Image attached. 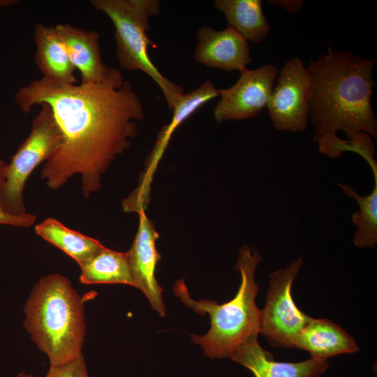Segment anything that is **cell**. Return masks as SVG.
<instances>
[{
    "mask_svg": "<svg viewBox=\"0 0 377 377\" xmlns=\"http://www.w3.org/2000/svg\"><path fill=\"white\" fill-rule=\"evenodd\" d=\"M15 101L25 113L35 105H50L63 141L45 161L40 178L55 190L79 174L86 198L100 188L112 162L131 147L136 121L145 117L138 94L124 79L59 86L41 78L21 87Z\"/></svg>",
    "mask_w": 377,
    "mask_h": 377,
    "instance_id": "cell-1",
    "label": "cell"
},
{
    "mask_svg": "<svg viewBox=\"0 0 377 377\" xmlns=\"http://www.w3.org/2000/svg\"><path fill=\"white\" fill-rule=\"evenodd\" d=\"M376 61L350 51H334L330 47L326 53L310 60L306 68L315 142L341 131L347 140L364 132L376 143L377 117L371 106Z\"/></svg>",
    "mask_w": 377,
    "mask_h": 377,
    "instance_id": "cell-2",
    "label": "cell"
},
{
    "mask_svg": "<svg viewBox=\"0 0 377 377\" xmlns=\"http://www.w3.org/2000/svg\"><path fill=\"white\" fill-rule=\"evenodd\" d=\"M262 258L258 251L242 245L235 264L241 283L235 296L219 304L214 300H195L189 295L184 279L173 286L175 295L195 313H208L211 327L203 335L192 334L193 343L200 345L204 354L212 358H231L237 348L260 333L261 310L256 304L258 285L254 276Z\"/></svg>",
    "mask_w": 377,
    "mask_h": 377,
    "instance_id": "cell-3",
    "label": "cell"
},
{
    "mask_svg": "<svg viewBox=\"0 0 377 377\" xmlns=\"http://www.w3.org/2000/svg\"><path fill=\"white\" fill-rule=\"evenodd\" d=\"M86 300L59 274L40 279L32 290L24 308V325L48 357L50 366L82 355Z\"/></svg>",
    "mask_w": 377,
    "mask_h": 377,
    "instance_id": "cell-4",
    "label": "cell"
},
{
    "mask_svg": "<svg viewBox=\"0 0 377 377\" xmlns=\"http://www.w3.org/2000/svg\"><path fill=\"white\" fill-rule=\"evenodd\" d=\"M94 8L106 14L113 23L116 55L127 71L139 70L160 87L172 111L184 94V89L163 75L151 61L148 47L153 45L147 36L149 20L159 13L158 0H91Z\"/></svg>",
    "mask_w": 377,
    "mask_h": 377,
    "instance_id": "cell-5",
    "label": "cell"
},
{
    "mask_svg": "<svg viewBox=\"0 0 377 377\" xmlns=\"http://www.w3.org/2000/svg\"><path fill=\"white\" fill-rule=\"evenodd\" d=\"M32 121L30 133L6 165L1 186L3 209L13 215L27 214L23 189L34 170L48 160L61 147L62 135L52 110L46 103Z\"/></svg>",
    "mask_w": 377,
    "mask_h": 377,
    "instance_id": "cell-6",
    "label": "cell"
},
{
    "mask_svg": "<svg viewBox=\"0 0 377 377\" xmlns=\"http://www.w3.org/2000/svg\"><path fill=\"white\" fill-rule=\"evenodd\" d=\"M303 265L298 257L269 274L265 308L261 310L260 333L272 347L294 348L295 340L311 317L296 306L291 294L293 283Z\"/></svg>",
    "mask_w": 377,
    "mask_h": 377,
    "instance_id": "cell-7",
    "label": "cell"
},
{
    "mask_svg": "<svg viewBox=\"0 0 377 377\" xmlns=\"http://www.w3.org/2000/svg\"><path fill=\"white\" fill-rule=\"evenodd\" d=\"M309 77L298 57L288 59L278 73L267 108L273 127L279 131L302 132L309 119Z\"/></svg>",
    "mask_w": 377,
    "mask_h": 377,
    "instance_id": "cell-8",
    "label": "cell"
},
{
    "mask_svg": "<svg viewBox=\"0 0 377 377\" xmlns=\"http://www.w3.org/2000/svg\"><path fill=\"white\" fill-rule=\"evenodd\" d=\"M219 96V89L213 82L207 80L195 90L184 94L172 110L171 121L163 126L157 135L154 146L145 162V169L139 179L138 186L122 201L126 212L145 210L150 201L151 186L157 166L165 151L175 131L186 119L209 101Z\"/></svg>",
    "mask_w": 377,
    "mask_h": 377,
    "instance_id": "cell-9",
    "label": "cell"
},
{
    "mask_svg": "<svg viewBox=\"0 0 377 377\" xmlns=\"http://www.w3.org/2000/svg\"><path fill=\"white\" fill-rule=\"evenodd\" d=\"M278 73V68L270 64L241 71L232 86L219 89L221 98L214 110L216 122L219 124L256 116L267 106Z\"/></svg>",
    "mask_w": 377,
    "mask_h": 377,
    "instance_id": "cell-10",
    "label": "cell"
},
{
    "mask_svg": "<svg viewBox=\"0 0 377 377\" xmlns=\"http://www.w3.org/2000/svg\"><path fill=\"white\" fill-rule=\"evenodd\" d=\"M138 214V231L131 249L126 252L135 287L145 294L153 309L164 317L165 310L162 298L163 289L155 276L156 265L161 259L156 245L159 234L147 216L145 211L141 210Z\"/></svg>",
    "mask_w": 377,
    "mask_h": 377,
    "instance_id": "cell-11",
    "label": "cell"
},
{
    "mask_svg": "<svg viewBox=\"0 0 377 377\" xmlns=\"http://www.w3.org/2000/svg\"><path fill=\"white\" fill-rule=\"evenodd\" d=\"M55 28L71 64L81 73L82 84H98L124 79L121 71L108 67L103 63L98 31L82 29L68 24H58Z\"/></svg>",
    "mask_w": 377,
    "mask_h": 377,
    "instance_id": "cell-12",
    "label": "cell"
},
{
    "mask_svg": "<svg viewBox=\"0 0 377 377\" xmlns=\"http://www.w3.org/2000/svg\"><path fill=\"white\" fill-rule=\"evenodd\" d=\"M194 59L205 66L226 71H242L251 62L249 43L228 26L214 30L203 26L196 34Z\"/></svg>",
    "mask_w": 377,
    "mask_h": 377,
    "instance_id": "cell-13",
    "label": "cell"
},
{
    "mask_svg": "<svg viewBox=\"0 0 377 377\" xmlns=\"http://www.w3.org/2000/svg\"><path fill=\"white\" fill-rule=\"evenodd\" d=\"M230 359L249 369L255 377H320L329 367L327 360L312 357L299 362L276 361L261 347L258 336L241 344Z\"/></svg>",
    "mask_w": 377,
    "mask_h": 377,
    "instance_id": "cell-14",
    "label": "cell"
},
{
    "mask_svg": "<svg viewBox=\"0 0 377 377\" xmlns=\"http://www.w3.org/2000/svg\"><path fill=\"white\" fill-rule=\"evenodd\" d=\"M294 348L306 350L311 357L320 360L360 350L355 339L339 325L312 317L298 334Z\"/></svg>",
    "mask_w": 377,
    "mask_h": 377,
    "instance_id": "cell-15",
    "label": "cell"
},
{
    "mask_svg": "<svg viewBox=\"0 0 377 377\" xmlns=\"http://www.w3.org/2000/svg\"><path fill=\"white\" fill-rule=\"evenodd\" d=\"M35 61L42 78L59 86L75 84V68L71 64L55 26L34 25Z\"/></svg>",
    "mask_w": 377,
    "mask_h": 377,
    "instance_id": "cell-16",
    "label": "cell"
},
{
    "mask_svg": "<svg viewBox=\"0 0 377 377\" xmlns=\"http://www.w3.org/2000/svg\"><path fill=\"white\" fill-rule=\"evenodd\" d=\"M216 9L226 16L228 26L253 44L264 41L270 25L264 15L260 0H215Z\"/></svg>",
    "mask_w": 377,
    "mask_h": 377,
    "instance_id": "cell-17",
    "label": "cell"
},
{
    "mask_svg": "<svg viewBox=\"0 0 377 377\" xmlns=\"http://www.w3.org/2000/svg\"><path fill=\"white\" fill-rule=\"evenodd\" d=\"M80 267V282L84 284H125L135 287L126 252L102 247Z\"/></svg>",
    "mask_w": 377,
    "mask_h": 377,
    "instance_id": "cell-18",
    "label": "cell"
},
{
    "mask_svg": "<svg viewBox=\"0 0 377 377\" xmlns=\"http://www.w3.org/2000/svg\"><path fill=\"white\" fill-rule=\"evenodd\" d=\"M36 232L57 246L81 266L104 245L98 239L73 230L54 218H47L35 227Z\"/></svg>",
    "mask_w": 377,
    "mask_h": 377,
    "instance_id": "cell-19",
    "label": "cell"
},
{
    "mask_svg": "<svg viewBox=\"0 0 377 377\" xmlns=\"http://www.w3.org/2000/svg\"><path fill=\"white\" fill-rule=\"evenodd\" d=\"M374 184L371 192L360 195L347 184L336 183L348 198H353L359 210L351 214V221L356 226L353 242L360 248H374L377 244V173L373 174Z\"/></svg>",
    "mask_w": 377,
    "mask_h": 377,
    "instance_id": "cell-20",
    "label": "cell"
},
{
    "mask_svg": "<svg viewBox=\"0 0 377 377\" xmlns=\"http://www.w3.org/2000/svg\"><path fill=\"white\" fill-rule=\"evenodd\" d=\"M318 151L330 158H335L343 152L352 151L361 156L371 170H377L375 159V142L367 133L361 132L352 140H342L337 134L325 135L316 141Z\"/></svg>",
    "mask_w": 377,
    "mask_h": 377,
    "instance_id": "cell-21",
    "label": "cell"
},
{
    "mask_svg": "<svg viewBox=\"0 0 377 377\" xmlns=\"http://www.w3.org/2000/svg\"><path fill=\"white\" fill-rule=\"evenodd\" d=\"M17 377H35L31 374L21 371ZM45 377H89L82 355L59 365L50 366Z\"/></svg>",
    "mask_w": 377,
    "mask_h": 377,
    "instance_id": "cell-22",
    "label": "cell"
},
{
    "mask_svg": "<svg viewBox=\"0 0 377 377\" xmlns=\"http://www.w3.org/2000/svg\"><path fill=\"white\" fill-rule=\"evenodd\" d=\"M6 166V163L0 160V192ZM36 220V216L34 214L27 213L23 215H13L7 212L1 205L0 198V224L21 228H29L34 225Z\"/></svg>",
    "mask_w": 377,
    "mask_h": 377,
    "instance_id": "cell-23",
    "label": "cell"
},
{
    "mask_svg": "<svg viewBox=\"0 0 377 377\" xmlns=\"http://www.w3.org/2000/svg\"><path fill=\"white\" fill-rule=\"evenodd\" d=\"M267 2L278 5L290 13L298 12L304 5L303 0H268Z\"/></svg>",
    "mask_w": 377,
    "mask_h": 377,
    "instance_id": "cell-24",
    "label": "cell"
}]
</instances>
